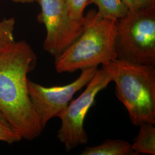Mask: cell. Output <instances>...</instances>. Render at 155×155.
<instances>
[{"label":"cell","instance_id":"cell-6","mask_svg":"<svg viewBox=\"0 0 155 155\" xmlns=\"http://www.w3.org/2000/svg\"><path fill=\"white\" fill-rule=\"evenodd\" d=\"M41 8L38 21L45 25L46 36L43 49L55 58L79 38L83 31V20H73L64 0H37Z\"/></svg>","mask_w":155,"mask_h":155},{"label":"cell","instance_id":"cell-10","mask_svg":"<svg viewBox=\"0 0 155 155\" xmlns=\"http://www.w3.org/2000/svg\"><path fill=\"white\" fill-rule=\"evenodd\" d=\"M91 4L97 6L100 16L116 20L124 16L129 11L122 0H89L88 5Z\"/></svg>","mask_w":155,"mask_h":155},{"label":"cell","instance_id":"cell-3","mask_svg":"<svg viewBox=\"0 0 155 155\" xmlns=\"http://www.w3.org/2000/svg\"><path fill=\"white\" fill-rule=\"evenodd\" d=\"M116 85V95L133 125L155 124V66L116 59L102 64Z\"/></svg>","mask_w":155,"mask_h":155},{"label":"cell","instance_id":"cell-16","mask_svg":"<svg viewBox=\"0 0 155 155\" xmlns=\"http://www.w3.org/2000/svg\"><path fill=\"white\" fill-rule=\"evenodd\" d=\"M13 2L16 3H21V4H29L32 3L35 1H37V0H11Z\"/></svg>","mask_w":155,"mask_h":155},{"label":"cell","instance_id":"cell-14","mask_svg":"<svg viewBox=\"0 0 155 155\" xmlns=\"http://www.w3.org/2000/svg\"><path fill=\"white\" fill-rule=\"evenodd\" d=\"M139 8H155V0H138Z\"/></svg>","mask_w":155,"mask_h":155},{"label":"cell","instance_id":"cell-7","mask_svg":"<svg viewBox=\"0 0 155 155\" xmlns=\"http://www.w3.org/2000/svg\"><path fill=\"white\" fill-rule=\"evenodd\" d=\"M97 69L98 67H93L82 70L75 81L63 86L45 87L28 79L29 95L43 129L51 119L59 117L74 95L94 77Z\"/></svg>","mask_w":155,"mask_h":155},{"label":"cell","instance_id":"cell-1","mask_svg":"<svg viewBox=\"0 0 155 155\" xmlns=\"http://www.w3.org/2000/svg\"><path fill=\"white\" fill-rule=\"evenodd\" d=\"M36 63L37 56L25 40L15 41L0 54V110L27 140L43 130L28 92V74Z\"/></svg>","mask_w":155,"mask_h":155},{"label":"cell","instance_id":"cell-5","mask_svg":"<svg viewBox=\"0 0 155 155\" xmlns=\"http://www.w3.org/2000/svg\"><path fill=\"white\" fill-rule=\"evenodd\" d=\"M112 82L103 68L97 69L94 77L77 99L71 101L59 116L61 120L58 139L69 152L79 145L87 143L89 138L84 128L85 118L93 105L96 96Z\"/></svg>","mask_w":155,"mask_h":155},{"label":"cell","instance_id":"cell-8","mask_svg":"<svg viewBox=\"0 0 155 155\" xmlns=\"http://www.w3.org/2000/svg\"><path fill=\"white\" fill-rule=\"evenodd\" d=\"M81 155H136L131 144L121 139L106 140L104 143L95 147H86Z\"/></svg>","mask_w":155,"mask_h":155},{"label":"cell","instance_id":"cell-13","mask_svg":"<svg viewBox=\"0 0 155 155\" xmlns=\"http://www.w3.org/2000/svg\"><path fill=\"white\" fill-rule=\"evenodd\" d=\"M67 11L73 20L82 21L83 13L88 5L89 0H64Z\"/></svg>","mask_w":155,"mask_h":155},{"label":"cell","instance_id":"cell-9","mask_svg":"<svg viewBox=\"0 0 155 155\" xmlns=\"http://www.w3.org/2000/svg\"><path fill=\"white\" fill-rule=\"evenodd\" d=\"M154 124L144 123L140 125V131L131 144L132 149L137 154L155 155V127Z\"/></svg>","mask_w":155,"mask_h":155},{"label":"cell","instance_id":"cell-2","mask_svg":"<svg viewBox=\"0 0 155 155\" xmlns=\"http://www.w3.org/2000/svg\"><path fill=\"white\" fill-rule=\"evenodd\" d=\"M116 20L100 16L91 11L83 18V31L72 45L55 58L58 73L74 72L98 67L117 59Z\"/></svg>","mask_w":155,"mask_h":155},{"label":"cell","instance_id":"cell-15","mask_svg":"<svg viewBox=\"0 0 155 155\" xmlns=\"http://www.w3.org/2000/svg\"><path fill=\"white\" fill-rule=\"evenodd\" d=\"M129 10L132 11L139 8L138 0H122Z\"/></svg>","mask_w":155,"mask_h":155},{"label":"cell","instance_id":"cell-4","mask_svg":"<svg viewBox=\"0 0 155 155\" xmlns=\"http://www.w3.org/2000/svg\"><path fill=\"white\" fill-rule=\"evenodd\" d=\"M117 59L155 66V8L129 10L116 21Z\"/></svg>","mask_w":155,"mask_h":155},{"label":"cell","instance_id":"cell-12","mask_svg":"<svg viewBox=\"0 0 155 155\" xmlns=\"http://www.w3.org/2000/svg\"><path fill=\"white\" fill-rule=\"evenodd\" d=\"M20 134L0 110V141L12 144L22 140Z\"/></svg>","mask_w":155,"mask_h":155},{"label":"cell","instance_id":"cell-11","mask_svg":"<svg viewBox=\"0 0 155 155\" xmlns=\"http://www.w3.org/2000/svg\"><path fill=\"white\" fill-rule=\"evenodd\" d=\"M15 18L13 17L5 18L0 21V54L15 41Z\"/></svg>","mask_w":155,"mask_h":155}]
</instances>
